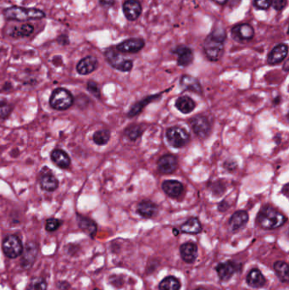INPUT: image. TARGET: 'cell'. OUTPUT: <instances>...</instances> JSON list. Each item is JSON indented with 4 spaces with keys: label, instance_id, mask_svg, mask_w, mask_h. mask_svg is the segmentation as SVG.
Returning <instances> with one entry per match:
<instances>
[{
    "label": "cell",
    "instance_id": "17",
    "mask_svg": "<svg viewBox=\"0 0 289 290\" xmlns=\"http://www.w3.org/2000/svg\"><path fill=\"white\" fill-rule=\"evenodd\" d=\"M125 16L129 21H135L142 13V6L137 0H127L123 4Z\"/></svg>",
    "mask_w": 289,
    "mask_h": 290
},
{
    "label": "cell",
    "instance_id": "33",
    "mask_svg": "<svg viewBox=\"0 0 289 290\" xmlns=\"http://www.w3.org/2000/svg\"><path fill=\"white\" fill-rule=\"evenodd\" d=\"M110 138V132L109 130H100V131L95 132L93 134V142L98 145H105L107 144Z\"/></svg>",
    "mask_w": 289,
    "mask_h": 290
},
{
    "label": "cell",
    "instance_id": "3",
    "mask_svg": "<svg viewBox=\"0 0 289 290\" xmlns=\"http://www.w3.org/2000/svg\"><path fill=\"white\" fill-rule=\"evenodd\" d=\"M4 16L8 20L25 22L28 20L43 19L45 13L38 9H26L22 7L12 6L4 10Z\"/></svg>",
    "mask_w": 289,
    "mask_h": 290
},
{
    "label": "cell",
    "instance_id": "28",
    "mask_svg": "<svg viewBox=\"0 0 289 290\" xmlns=\"http://www.w3.org/2000/svg\"><path fill=\"white\" fill-rule=\"evenodd\" d=\"M41 187L44 190L48 191V192H53L58 188L59 186V181L58 179L51 174V173H48V174H44L40 179Z\"/></svg>",
    "mask_w": 289,
    "mask_h": 290
},
{
    "label": "cell",
    "instance_id": "44",
    "mask_svg": "<svg viewBox=\"0 0 289 290\" xmlns=\"http://www.w3.org/2000/svg\"><path fill=\"white\" fill-rule=\"evenodd\" d=\"M229 207H230V206H229V204H227V201L224 200L221 203L219 204L218 210H219L220 211H222V212H223V211H226Z\"/></svg>",
    "mask_w": 289,
    "mask_h": 290
},
{
    "label": "cell",
    "instance_id": "22",
    "mask_svg": "<svg viewBox=\"0 0 289 290\" xmlns=\"http://www.w3.org/2000/svg\"><path fill=\"white\" fill-rule=\"evenodd\" d=\"M137 211L144 218H151L158 212V206L150 200H143L138 204Z\"/></svg>",
    "mask_w": 289,
    "mask_h": 290
},
{
    "label": "cell",
    "instance_id": "41",
    "mask_svg": "<svg viewBox=\"0 0 289 290\" xmlns=\"http://www.w3.org/2000/svg\"><path fill=\"white\" fill-rule=\"evenodd\" d=\"M254 3L260 10H266L270 6V0H254Z\"/></svg>",
    "mask_w": 289,
    "mask_h": 290
},
{
    "label": "cell",
    "instance_id": "7",
    "mask_svg": "<svg viewBox=\"0 0 289 290\" xmlns=\"http://www.w3.org/2000/svg\"><path fill=\"white\" fill-rule=\"evenodd\" d=\"M4 255L10 259H14L22 255L23 246L21 239L16 235H9L3 241L2 244Z\"/></svg>",
    "mask_w": 289,
    "mask_h": 290
},
{
    "label": "cell",
    "instance_id": "6",
    "mask_svg": "<svg viewBox=\"0 0 289 290\" xmlns=\"http://www.w3.org/2000/svg\"><path fill=\"white\" fill-rule=\"evenodd\" d=\"M165 135L170 145L177 149L186 146L190 140L189 134L185 129L180 127L168 128Z\"/></svg>",
    "mask_w": 289,
    "mask_h": 290
},
{
    "label": "cell",
    "instance_id": "11",
    "mask_svg": "<svg viewBox=\"0 0 289 290\" xmlns=\"http://www.w3.org/2000/svg\"><path fill=\"white\" fill-rule=\"evenodd\" d=\"M38 248L34 243H27L26 245L25 249H23L22 253V265L23 268L28 269L33 265L36 257H37Z\"/></svg>",
    "mask_w": 289,
    "mask_h": 290
},
{
    "label": "cell",
    "instance_id": "38",
    "mask_svg": "<svg viewBox=\"0 0 289 290\" xmlns=\"http://www.w3.org/2000/svg\"><path fill=\"white\" fill-rule=\"evenodd\" d=\"M87 89L90 91L91 93L96 96L97 98H100V90L98 84L95 81H90L87 82Z\"/></svg>",
    "mask_w": 289,
    "mask_h": 290
},
{
    "label": "cell",
    "instance_id": "30",
    "mask_svg": "<svg viewBox=\"0 0 289 290\" xmlns=\"http://www.w3.org/2000/svg\"><path fill=\"white\" fill-rule=\"evenodd\" d=\"M274 271L281 282L288 283L289 279V265L285 262H277L274 264Z\"/></svg>",
    "mask_w": 289,
    "mask_h": 290
},
{
    "label": "cell",
    "instance_id": "48",
    "mask_svg": "<svg viewBox=\"0 0 289 290\" xmlns=\"http://www.w3.org/2000/svg\"><path fill=\"white\" fill-rule=\"evenodd\" d=\"M98 290V289H95V290Z\"/></svg>",
    "mask_w": 289,
    "mask_h": 290
},
{
    "label": "cell",
    "instance_id": "1",
    "mask_svg": "<svg viewBox=\"0 0 289 290\" xmlns=\"http://www.w3.org/2000/svg\"><path fill=\"white\" fill-rule=\"evenodd\" d=\"M226 33L222 29H215L205 38L204 50L205 55L210 61H217L224 53V41Z\"/></svg>",
    "mask_w": 289,
    "mask_h": 290
},
{
    "label": "cell",
    "instance_id": "37",
    "mask_svg": "<svg viewBox=\"0 0 289 290\" xmlns=\"http://www.w3.org/2000/svg\"><path fill=\"white\" fill-rule=\"evenodd\" d=\"M61 222L55 218H50L47 220L45 228L48 232H54L60 227Z\"/></svg>",
    "mask_w": 289,
    "mask_h": 290
},
{
    "label": "cell",
    "instance_id": "42",
    "mask_svg": "<svg viewBox=\"0 0 289 290\" xmlns=\"http://www.w3.org/2000/svg\"><path fill=\"white\" fill-rule=\"evenodd\" d=\"M224 167L229 172H233L236 168V163L233 160H227L224 163Z\"/></svg>",
    "mask_w": 289,
    "mask_h": 290
},
{
    "label": "cell",
    "instance_id": "24",
    "mask_svg": "<svg viewBox=\"0 0 289 290\" xmlns=\"http://www.w3.org/2000/svg\"><path fill=\"white\" fill-rule=\"evenodd\" d=\"M162 94H155V95H150V96L145 97L143 100H141L137 103L134 104L131 107L130 110L128 112V117H134V116H137L138 114L142 112L145 107L149 105V103H151L153 101H155L156 100H158L159 97L161 96Z\"/></svg>",
    "mask_w": 289,
    "mask_h": 290
},
{
    "label": "cell",
    "instance_id": "26",
    "mask_svg": "<svg viewBox=\"0 0 289 290\" xmlns=\"http://www.w3.org/2000/svg\"><path fill=\"white\" fill-rule=\"evenodd\" d=\"M176 108L183 114H188L195 109L196 103L190 97L182 96L179 97L176 100Z\"/></svg>",
    "mask_w": 289,
    "mask_h": 290
},
{
    "label": "cell",
    "instance_id": "31",
    "mask_svg": "<svg viewBox=\"0 0 289 290\" xmlns=\"http://www.w3.org/2000/svg\"><path fill=\"white\" fill-rule=\"evenodd\" d=\"M159 290H179L181 289L180 281L173 276L164 278L158 285Z\"/></svg>",
    "mask_w": 289,
    "mask_h": 290
},
{
    "label": "cell",
    "instance_id": "8",
    "mask_svg": "<svg viewBox=\"0 0 289 290\" xmlns=\"http://www.w3.org/2000/svg\"><path fill=\"white\" fill-rule=\"evenodd\" d=\"M190 126L193 132L200 138H206L211 131V125L208 118L201 115L193 116L190 121Z\"/></svg>",
    "mask_w": 289,
    "mask_h": 290
},
{
    "label": "cell",
    "instance_id": "46",
    "mask_svg": "<svg viewBox=\"0 0 289 290\" xmlns=\"http://www.w3.org/2000/svg\"><path fill=\"white\" fill-rule=\"evenodd\" d=\"M173 234H174L175 235H178V231H177V229H176V228L173 229Z\"/></svg>",
    "mask_w": 289,
    "mask_h": 290
},
{
    "label": "cell",
    "instance_id": "9",
    "mask_svg": "<svg viewBox=\"0 0 289 290\" xmlns=\"http://www.w3.org/2000/svg\"><path fill=\"white\" fill-rule=\"evenodd\" d=\"M178 166V159L173 155H165L158 159L157 163L158 172L162 174H171L177 170Z\"/></svg>",
    "mask_w": 289,
    "mask_h": 290
},
{
    "label": "cell",
    "instance_id": "12",
    "mask_svg": "<svg viewBox=\"0 0 289 290\" xmlns=\"http://www.w3.org/2000/svg\"><path fill=\"white\" fill-rule=\"evenodd\" d=\"M173 53L177 55V64L178 66L186 67L192 64L193 60V53L192 50L190 48L180 45L177 46L174 50Z\"/></svg>",
    "mask_w": 289,
    "mask_h": 290
},
{
    "label": "cell",
    "instance_id": "25",
    "mask_svg": "<svg viewBox=\"0 0 289 290\" xmlns=\"http://www.w3.org/2000/svg\"><path fill=\"white\" fill-rule=\"evenodd\" d=\"M51 159L59 168L67 169L71 165L70 157L62 150H59V149L53 150V152L51 153Z\"/></svg>",
    "mask_w": 289,
    "mask_h": 290
},
{
    "label": "cell",
    "instance_id": "36",
    "mask_svg": "<svg viewBox=\"0 0 289 290\" xmlns=\"http://www.w3.org/2000/svg\"><path fill=\"white\" fill-rule=\"evenodd\" d=\"M13 107L6 101H0V119H6L12 112Z\"/></svg>",
    "mask_w": 289,
    "mask_h": 290
},
{
    "label": "cell",
    "instance_id": "40",
    "mask_svg": "<svg viewBox=\"0 0 289 290\" xmlns=\"http://www.w3.org/2000/svg\"><path fill=\"white\" fill-rule=\"evenodd\" d=\"M212 189H213V193L215 195L219 196V195H221L224 193V191H225V185L221 182H216L213 185Z\"/></svg>",
    "mask_w": 289,
    "mask_h": 290
},
{
    "label": "cell",
    "instance_id": "13",
    "mask_svg": "<svg viewBox=\"0 0 289 290\" xmlns=\"http://www.w3.org/2000/svg\"><path fill=\"white\" fill-rule=\"evenodd\" d=\"M180 87L183 90L188 91L196 94H202L203 88L199 80L192 76L184 75L180 79Z\"/></svg>",
    "mask_w": 289,
    "mask_h": 290
},
{
    "label": "cell",
    "instance_id": "18",
    "mask_svg": "<svg viewBox=\"0 0 289 290\" xmlns=\"http://www.w3.org/2000/svg\"><path fill=\"white\" fill-rule=\"evenodd\" d=\"M99 66L98 59L93 56L85 57L77 66V71L80 75H88L94 72Z\"/></svg>",
    "mask_w": 289,
    "mask_h": 290
},
{
    "label": "cell",
    "instance_id": "29",
    "mask_svg": "<svg viewBox=\"0 0 289 290\" xmlns=\"http://www.w3.org/2000/svg\"><path fill=\"white\" fill-rule=\"evenodd\" d=\"M78 225L82 231L85 232L88 235H90L91 237H93L96 234V223L92 221L91 219L84 217V216H79L78 217Z\"/></svg>",
    "mask_w": 289,
    "mask_h": 290
},
{
    "label": "cell",
    "instance_id": "2",
    "mask_svg": "<svg viewBox=\"0 0 289 290\" xmlns=\"http://www.w3.org/2000/svg\"><path fill=\"white\" fill-rule=\"evenodd\" d=\"M287 222V217L271 206H264L257 215V223L264 229H276Z\"/></svg>",
    "mask_w": 289,
    "mask_h": 290
},
{
    "label": "cell",
    "instance_id": "45",
    "mask_svg": "<svg viewBox=\"0 0 289 290\" xmlns=\"http://www.w3.org/2000/svg\"><path fill=\"white\" fill-rule=\"evenodd\" d=\"M213 1H214L215 3H217L218 4H221V5H223V4H225V3H227V2L228 1V0H213Z\"/></svg>",
    "mask_w": 289,
    "mask_h": 290
},
{
    "label": "cell",
    "instance_id": "34",
    "mask_svg": "<svg viewBox=\"0 0 289 290\" xmlns=\"http://www.w3.org/2000/svg\"><path fill=\"white\" fill-rule=\"evenodd\" d=\"M34 27L30 24H24L19 28H15L13 30L10 35L14 38H19V37H28L33 32Z\"/></svg>",
    "mask_w": 289,
    "mask_h": 290
},
{
    "label": "cell",
    "instance_id": "23",
    "mask_svg": "<svg viewBox=\"0 0 289 290\" xmlns=\"http://www.w3.org/2000/svg\"><path fill=\"white\" fill-rule=\"evenodd\" d=\"M246 282L250 287L259 289L264 287V284H266V279L259 269L254 268L247 275Z\"/></svg>",
    "mask_w": 289,
    "mask_h": 290
},
{
    "label": "cell",
    "instance_id": "21",
    "mask_svg": "<svg viewBox=\"0 0 289 290\" xmlns=\"http://www.w3.org/2000/svg\"><path fill=\"white\" fill-rule=\"evenodd\" d=\"M233 37L238 38L240 40H250L255 36V30L249 24H239L232 29Z\"/></svg>",
    "mask_w": 289,
    "mask_h": 290
},
{
    "label": "cell",
    "instance_id": "14",
    "mask_svg": "<svg viewBox=\"0 0 289 290\" xmlns=\"http://www.w3.org/2000/svg\"><path fill=\"white\" fill-rule=\"evenodd\" d=\"M180 254L184 262L192 264L198 257V246L193 242L183 243L180 246Z\"/></svg>",
    "mask_w": 289,
    "mask_h": 290
},
{
    "label": "cell",
    "instance_id": "5",
    "mask_svg": "<svg viewBox=\"0 0 289 290\" xmlns=\"http://www.w3.org/2000/svg\"><path fill=\"white\" fill-rule=\"evenodd\" d=\"M105 55L109 65L116 70L127 72H130L132 69L133 62L130 59H125L117 50H114L113 48H109L106 50Z\"/></svg>",
    "mask_w": 289,
    "mask_h": 290
},
{
    "label": "cell",
    "instance_id": "20",
    "mask_svg": "<svg viewBox=\"0 0 289 290\" xmlns=\"http://www.w3.org/2000/svg\"><path fill=\"white\" fill-rule=\"evenodd\" d=\"M162 189L168 196L176 199L184 193V184L176 180H167L162 184Z\"/></svg>",
    "mask_w": 289,
    "mask_h": 290
},
{
    "label": "cell",
    "instance_id": "4",
    "mask_svg": "<svg viewBox=\"0 0 289 290\" xmlns=\"http://www.w3.org/2000/svg\"><path fill=\"white\" fill-rule=\"evenodd\" d=\"M73 96L70 91L59 87L53 90L50 97V106L57 110H65L72 106L73 104Z\"/></svg>",
    "mask_w": 289,
    "mask_h": 290
},
{
    "label": "cell",
    "instance_id": "19",
    "mask_svg": "<svg viewBox=\"0 0 289 290\" xmlns=\"http://www.w3.org/2000/svg\"><path fill=\"white\" fill-rule=\"evenodd\" d=\"M216 272L220 279L222 281L229 280L233 274L236 272L237 270V265L235 262H226L223 263H220L216 266Z\"/></svg>",
    "mask_w": 289,
    "mask_h": 290
},
{
    "label": "cell",
    "instance_id": "47",
    "mask_svg": "<svg viewBox=\"0 0 289 290\" xmlns=\"http://www.w3.org/2000/svg\"><path fill=\"white\" fill-rule=\"evenodd\" d=\"M205 290V289H204V288H198V289H195V290Z\"/></svg>",
    "mask_w": 289,
    "mask_h": 290
},
{
    "label": "cell",
    "instance_id": "35",
    "mask_svg": "<svg viewBox=\"0 0 289 290\" xmlns=\"http://www.w3.org/2000/svg\"><path fill=\"white\" fill-rule=\"evenodd\" d=\"M47 283L44 278H36L31 280L26 290H46Z\"/></svg>",
    "mask_w": 289,
    "mask_h": 290
},
{
    "label": "cell",
    "instance_id": "39",
    "mask_svg": "<svg viewBox=\"0 0 289 290\" xmlns=\"http://www.w3.org/2000/svg\"><path fill=\"white\" fill-rule=\"evenodd\" d=\"M270 4L277 11L283 10L287 5V0H270Z\"/></svg>",
    "mask_w": 289,
    "mask_h": 290
},
{
    "label": "cell",
    "instance_id": "15",
    "mask_svg": "<svg viewBox=\"0 0 289 290\" xmlns=\"http://www.w3.org/2000/svg\"><path fill=\"white\" fill-rule=\"evenodd\" d=\"M289 52V47L285 44L277 45L268 54L267 62L269 65H277L286 58Z\"/></svg>",
    "mask_w": 289,
    "mask_h": 290
},
{
    "label": "cell",
    "instance_id": "10",
    "mask_svg": "<svg viewBox=\"0 0 289 290\" xmlns=\"http://www.w3.org/2000/svg\"><path fill=\"white\" fill-rule=\"evenodd\" d=\"M145 45L142 38H131L122 42L116 46V50L120 53H135L139 52Z\"/></svg>",
    "mask_w": 289,
    "mask_h": 290
},
{
    "label": "cell",
    "instance_id": "43",
    "mask_svg": "<svg viewBox=\"0 0 289 290\" xmlns=\"http://www.w3.org/2000/svg\"><path fill=\"white\" fill-rule=\"evenodd\" d=\"M100 5L105 8H109L113 6L115 3V0H100Z\"/></svg>",
    "mask_w": 289,
    "mask_h": 290
},
{
    "label": "cell",
    "instance_id": "32",
    "mask_svg": "<svg viewBox=\"0 0 289 290\" xmlns=\"http://www.w3.org/2000/svg\"><path fill=\"white\" fill-rule=\"evenodd\" d=\"M143 128L137 124H131L125 129V135L131 141L137 140L143 133Z\"/></svg>",
    "mask_w": 289,
    "mask_h": 290
},
{
    "label": "cell",
    "instance_id": "16",
    "mask_svg": "<svg viewBox=\"0 0 289 290\" xmlns=\"http://www.w3.org/2000/svg\"><path fill=\"white\" fill-rule=\"evenodd\" d=\"M249 222V214L245 211H237L231 216L228 225L233 232H236L243 228Z\"/></svg>",
    "mask_w": 289,
    "mask_h": 290
},
{
    "label": "cell",
    "instance_id": "27",
    "mask_svg": "<svg viewBox=\"0 0 289 290\" xmlns=\"http://www.w3.org/2000/svg\"><path fill=\"white\" fill-rule=\"evenodd\" d=\"M181 231L184 234H198L202 231V226L197 217H191L181 226Z\"/></svg>",
    "mask_w": 289,
    "mask_h": 290
}]
</instances>
